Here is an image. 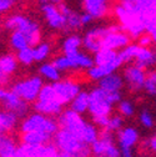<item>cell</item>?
Segmentation results:
<instances>
[{
  "label": "cell",
  "mask_w": 156,
  "mask_h": 157,
  "mask_svg": "<svg viewBox=\"0 0 156 157\" xmlns=\"http://www.w3.org/2000/svg\"><path fill=\"white\" fill-rule=\"evenodd\" d=\"M55 145L60 152L70 153L76 157H89L91 150L89 145L83 142L80 139L70 133L66 130H57L55 133Z\"/></svg>",
  "instance_id": "6da1fadb"
},
{
  "label": "cell",
  "mask_w": 156,
  "mask_h": 157,
  "mask_svg": "<svg viewBox=\"0 0 156 157\" xmlns=\"http://www.w3.org/2000/svg\"><path fill=\"white\" fill-rule=\"evenodd\" d=\"M5 28L13 31H21L26 36L30 48H34L36 44L40 43V28L34 20L24 15H13L9 17L5 21Z\"/></svg>",
  "instance_id": "7a4b0ae2"
},
{
  "label": "cell",
  "mask_w": 156,
  "mask_h": 157,
  "mask_svg": "<svg viewBox=\"0 0 156 157\" xmlns=\"http://www.w3.org/2000/svg\"><path fill=\"white\" fill-rule=\"evenodd\" d=\"M35 110L43 115H59L63 110V105L59 102L51 85H43L37 94Z\"/></svg>",
  "instance_id": "3957f363"
},
{
  "label": "cell",
  "mask_w": 156,
  "mask_h": 157,
  "mask_svg": "<svg viewBox=\"0 0 156 157\" xmlns=\"http://www.w3.org/2000/svg\"><path fill=\"white\" fill-rule=\"evenodd\" d=\"M112 101L110 100L109 92L104 91L103 89L97 87L94 89L89 94V105L88 110L92 115V117L96 116H109L112 110Z\"/></svg>",
  "instance_id": "277c9868"
},
{
  "label": "cell",
  "mask_w": 156,
  "mask_h": 157,
  "mask_svg": "<svg viewBox=\"0 0 156 157\" xmlns=\"http://www.w3.org/2000/svg\"><path fill=\"white\" fill-rule=\"evenodd\" d=\"M57 122H55L54 120L49 119L43 113H35L23 122L21 125V131L23 132H30V131H40V132H45L49 135H54L57 130Z\"/></svg>",
  "instance_id": "5b68a950"
},
{
  "label": "cell",
  "mask_w": 156,
  "mask_h": 157,
  "mask_svg": "<svg viewBox=\"0 0 156 157\" xmlns=\"http://www.w3.org/2000/svg\"><path fill=\"white\" fill-rule=\"evenodd\" d=\"M91 151L95 157H121L120 150L115 146L111 131L104 128L100 137L91 145Z\"/></svg>",
  "instance_id": "8992f818"
},
{
  "label": "cell",
  "mask_w": 156,
  "mask_h": 157,
  "mask_svg": "<svg viewBox=\"0 0 156 157\" xmlns=\"http://www.w3.org/2000/svg\"><path fill=\"white\" fill-rule=\"evenodd\" d=\"M60 115V113H59ZM57 126L63 130L69 131L77 139L81 140V136L84 132V128L86 126V122L80 117V113H77L72 110H68L63 112L57 120Z\"/></svg>",
  "instance_id": "52a82bcc"
},
{
  "label": "cell",
  "mask_w": 156,
  "mask_h": 157,
  "mask_svg": "<svg viewBox=\"0 0 156 157\" xmlns=\"http://www.w3.org/2000/svg\"><path fill=\"white\" fill-rule=\"evenodd\" d=\"M41 86H43V80L40 77L34 76L31 78H28V80L15 84L11 91H14L19 97H21L24 101L28 102V101L36 100Z\"/></svg>",
  "instance_id": "ba28073f"
},
{
  "label": "cell",
  "mask_w": 156,
  "mask_h": 157,
  "mask_svg": "<svg viewBox=\"0 0 156 157\" xmlns=\"http://www.w3.org/2000/svg\"><path fill=\"white\" fill-rule=\"evenodd\" d=\"M130 36L123 30L121 26H110V30L104 35L101 40V48L118 50L130 44Z\"/></svg>",
  "instance_id": "9c48e42d"
},
{
  "label": "cell",
  "mask_w": 156,
  "mask_h": 157,
  "mask_svg": "<svg viewBox=\"0 0 156 157\" xmlns=\"http://www.w3.org/2000/svg\"><path fill=\"white\" fill-rule=\"evenodd\" d=\"M0 101L4 104V106L9 111L14 112L16 116H23L28 111L26 101L19 97L14 91H8L0 87Z\"/></svg>",
  "instance_id": "30bf717a"
},
{
  "label": "cell",
  "mask_w": 156,
  "mask_h": 157,
  "mask_svg": "<svg viewBox=\"0 0 156 157\" xmlns=\"http://www.w3.org/2000/svg\"><path fill=\"white\" fill-rule=\"evenodd\" d=\"M55 95L57 97L59 102L64 106L65 104H69L74 97L80 92V86L72 82V81H55L54 84H51Z\"/></svg>",
  "instance_id": "8fae6325"
},
{
  "label": "cell",
  "mask_w": 156,
  "mask_h": 157,
  "mask_svg": "<svg viewBox=\"0 0 156 157\" xmlns=\"http://www.w3.org/2000/svg\"><path fill=\"white\" fill-rule=\"evenodd\" d=\"M41 10L46 19V23L50 28L57 29V30L64 29V25H65L64 16H63L61 11L59 10V8H57V5H55L53 3H46V4H43Z\"/></svg>",
  "instance_id": "7c38bea8"
},
{
  "label": "cell",
  "mask_w": 156,
  "mask_h": 157,
  "mask_svg": "<svg viewBox=\"0 0 156 157\" xmlns=\"http://www.w3.org/2000/svg\"><path fill=\"white\" fill-rule=\"evenodd\" d=\"M110 30L109 28H94L90 31L86 33L83 44L86 48V50L91 51V52H96L101 49V40L104 35Z\"/></svg>",
  "instance_id": "4fadbf2b"
},
{
  "label": "cell",
  "mask_w": 156,
  "mask_h": 157,
  "mask_svg": "<svg viewBox=\"0 0 156 157\" xmlns=\"http://www.w3.org/2000/svg\"><path fill=\"white\" fill-rule=\"evenodd\" d=\"M124 63H123L121 57L119 56V52H118V59H116V60L107 63V64H103V65H92L91 67L88 69V75L92 78V80H99V78L104 77L105 75L115 72Z\"/></svg>",
  "instance_id": "5bb4252c"
},
{
  "label": "cell",
  "mask_w": 156,
  "mask_h": 157,
  "mask_svg": "<svg viewBox=\"0 0 156 157\" xmlns=\"http://www.w3.org/2000/svg\"><path fill=\"white\" fill-rule=\"evenodd\" d=\"M145 76H146L145 70L140 69L136 65H131V66L126 67V70H125V80L129 84L130 89H132V90L142 89Z\"/></svg>",
  "instance_id": "9a60e30c"
},
{
  "label": "cell",
  "mask_w": 156,
  "mask_h": 157,
  "mask_svg": "<svg viewBox=\"0 0 156 157\" xmlns=\"http://www.w3.org/2000/svg\"><path fill=\"white\" fill-rule=\"evenodd\" d=\"M57 8L61 11L63 16H64V21H65V25H64V29H68V30H75V29H80L83 25H81V14L74 11L72 9H70L68 5L63 4L61 2L57 3Z\"/></svg>",
  "instance_id": "2e32d148"
},
{
  "label": "cell",
  "mask_w": 156,
  "mask_h": 157,
  "mask_svg": "<svg viewBox=\"0 0 156 157\" xmlns=\"http://www.w3.org/2000/svg\"><path fill=\"white\" fill-rule=\"evenodd\" d=\"M85 13L92 19H100L107 14L109 0H83Z\"/></svg>",
  "instance_id": "e0dca14e"
},
{
  "label": "cell",
  "mask_w": 156,
  "mask_h": 157,
  "mask_svg": "<svg viewBox=\"0 0 156 157\" xmlns=\"http://www.w3.org/2000/svg\"><path fill=\"white\" fill-rule=\"evenodd\" d=\"M132 60L136 61V64H135L136 66H139L140 69L145 70L146 67H150V66L154 65V63H155V54H154V51L151 49L138 45Z\"/></svg>",
  "instance_id": "ac0fdd59"
},
{
  "label": "cell",
  "mask_w": 156,
  "mask_h": 157,
  "mask_svg": "<svg viewBox=\"0 0 156 157\" xmlns=\"http://www.w3.org/2000/svg\"><path fill=\"white\" fill-rule=\"evenodd\" d=\"M99 87L103 89L106 92H116L120 91L123 85H124V80L123 77H120V75L111 72L109 75H105L104 77L99 78Z\"/></svg>",
  "instance_id": "d6986e66"
},
{
  "label": "cell",
  "mask_w": 156,
  "mask_h": 157,
  "mask_svg": "<svg viewBox=\"0 0 156 157\" xmlns=\"http://www.w3.org/2000/svg\"><path fill=\"white\" fill-rule=\"evenodd\" d=\"M51 135L40 132V131H30V132H23V141L25 145L36 146V145H45L49 144Z\"/></svg>",
  "instance_id": "ffe728a7"
},
{
  "label": "cell",
  "mask_w": 156,
  "mask_h": 157,
  "mask_svg": "<svg viewBox=\"0 0 156 157\" xmlns=\"http://www.w3.org/2000/svg\"><path fill=\"white\" fill-rule=\"evenodd\" d=\"M16 69V59L13 55L0 57V84L6 82L8 75L13 74Z\"/></svg>",
  "instance_id": "44dd1931"
},
{
  "label": "cell",
  "mask_w": 156,
  "mask_h": 157,
  "mask_svg": "<svg viewBox=\"0 0 156 157\" xmlns=\"http://www.w3.org/2000/svg\"><path fill=\"white\" fill-rule=\"evenodd\" d=\"M138 139H139V133L132 127H127L119 131L120 148H132V146L138 142Z\"/></svg>",
  "instance_id": "7402d4cb"
},
{
  "label": "cell",
  "mask_w": 156,
  "mask_h": 157,
  "mask_svg": "<svg viewBox=\"0 0 156 157\" xmlns=\"http://www.w3.org/2000/svg\"><path fill=\"white\" fill-rule=\"evenodd\" d=\"M66 56L71 60L74 69H89L94 65V59H91L89 55H86L79 50L75 52H71V54H68Z\"/></svg>",
  "instance_id": "603a6c76"
},
{
  "label": "cell",
  "mask_w": 156,
  "mask_h": 157,
  "mask_svg": "<svg viewBox=\"0 0 156 157\" xmlns=\"http://www.w3.org/2000/svg\"><path fill=\"white\" fill-rule=\"evenodd\" d=\"M16 121H18V116L14 112L11 111L0 112V136H3L10 130H13L16 125Z\"/></svg>",
  "instance_id": "cb8c5ba5"
},
{
  "label": "cell",
  "mask_w": 156,
  "mask_h": 157,
  "mask_svg": "<svg viewBox=\"0 0 156 157\" xmlns=\"http://www.w3.org/2000/svg\"><path fill=\"white\" fill-rule=\"evenodd\" d=\"M118 59V51L111 50V49H104L101 48L99 51L95 52V59H94V65H103L111 63Z\"/></svg>",
  "instance_id": "d4e9b609"
},
{
  "label": "cell",
  "mask_w": 156,
  "mask_h": 157,
  "mask_svg": "<svg viewBox=\"0 0 156 157\" xmlns=\"http://www.w3.org/2000/svg\"><path fill=\"white\" fill-rule=\"evenodd\" d=\"M88 105H89V94L80 91L71 100V109L70 110H72L77 113H83V112L88 111Z\"/></svg>",
  "instance_id": "484cf974"
},
{
  "label": "cell",
  "mask_w": 156,
  "mask_h": 157,
  "mask_svg": "<svg viewBox=\"0 0 156 157\" xmlns=\"http://www.w3.org/2000/svg\"><path fill=\"white\" fill-rule=\"evenodd\" d=\"M16 145L10 137L0 136V157H14L16 152Z\"/></svg>",
  "instance_id": "4316f807"
},
{
  "label": "cell",
  "mask_w": 156,
  "mask_h": 157,
  "mask_svg": "<svg viewBox=\"0 0 156 157\" xmlns=\"http://www.w3.org/2000/svg\"><path fill=\"white\" fill-rule=\"evenodd\" d=\"M81 45H83L81 37L77 36V35H71V36H69L66 40L64 41V44H63V50H64L65 55H68V54H71V52L77 51Z\"/></svg>",
  "instance_id": "83f0119b"
},
{
  "label": "cell",
  "mask_w": 156,
  "mask_h": 157,
  "mask_svg": "<svg viewBox=\"0 0 156 157\" xmlns=\"http://www.w3.org/2000/svg\"><path fill=\"white\" fill-rule=\"evenodd\" d=\"M10 44H11V46L15 50H21V49L29 46L26 36L21 31H18V30H14L13 31L11 37H10Z\"/></svg>",
  "instance_id": "f1b7e54d"
},
{
  "label": "cell",
  "mask_w": 156,
  "mask_h": 157,
  "mask_svg": "<svg viewBox=\"0 0 156 157\" xmlns=\"http://www.w3.org/2000/svg\"><path fill=\"white\" fill-rule=\"evenodd\" d=\"M39 71H40V74L48 78V80H51V81H57L60 80V71L57 70L53 64H44L40 66V69H39Z\"/></svg>",
  "instance_id": "f546056e"
},
{
  "label": "cell",
  "mask_w": 156,
  "mask_h": 157,
  "mask_svg": "<svg viewBox=\"0 0 156 157\" xmlns=\"http://www.w3.org/2000/svg\"><path fill=\"white\" fill-rule=\"evenodd\" d=\"M50 54V45L46 43H39L33 48L34 61H43Z\"/></svg>",
  "instance_id": "4dcf8cb0"
},
{
  "label": "cell",
  "mask_w": 156,
  "mask_h": 157,
  "mask_svg": "<svg viewBox=\"0 0 156 157\" xmlns=\"http://www.w3.org/2000/svg\"><path fill=\"white\" fill-rule=\"evenodd\" d=\"M97 137H99V133H97L96 128L92 125L86 124V126L84 128V132H83V136H81V141L90 146L97 140Z\"/></svg>",
  "instance_id": "1f68e13d"
},
{
  "label": "cell",
  "mask_w": 156,
  "mask_h": 157,
  "mask_svg": "<svg viewBox=\"0 0 156 157\" xmlns=\"http://www.w3.org/2000/svg\"><path fill=\"white\" fill-rule=\"evenodd\" d=\"M16 59L21 64L24 65H30L34 63V56H33V48L28 46V48H24L21 50H18V56Z\"/></svg>",
  "instance_id": "d6a6232c"
},
{
  "label": "cell",
  "mask_w": 156,
  "mask_h": 157,
  "mask_svg": "<svg viewBox=\"0 0 156 157\" xmlns=\"http://www.w3.org/2000/svg\"><path fill=\"white\" fill-rule=\"evenodd\" d=\"M142 87L146 90L147 94H150L151 96H155V94H156V75H155V72H151L147 76H145Z\"/></svg>",
  "instance_id": "836d02e7"
},
{
  "label": "cell",
  "mask_w": 156,
  "mask_h": 157,
  "mask_svg": "<svg viewBox=\"0 0 156 157\" xmlns=\"http://www.w3.org/2000/svg\"><path fill=\"white\" fill-rule=\"evenodd\" d=\"M53 65H54L57 70H59V71H61V70H70V69H74L71 60H70V59H69L66 55L55 59L54 63H53Z\"/></svg>",
  "instance_id": "e575fe53"
},
{
  "label": "cell",
  "mask_w": 156,
  "mask_h": 157,
  "mask_svg": "<svg viewBox=\"0 0 156 157\" xmlns=\"http://www.w3.org/2000/svg\"><path fill=\"white\" fill-rule=\"evenodd\" d=\"M123 126V120H121V117L119 116H114V117H109V121H107V125L105 127V130L107 131H118L120 130Z\"/></svg>",
  "instance_id": "d590c367"
},
{
  "label": "cell",
  "mask_w": 156,
  "mask_h": 157,
  "mask_svg": "<svg viewBox=\"0 0 156 157\" xmlns=\"http://www.w3.org/2000/svg\"><path fill=\"white\" fill-rule=\"evenodd\" d=\"M140 122H141V125H142L144 127L151 128V127L154 126V120H152L151 113L147 112V111L141 112V115H140Z\"/></svg>",
  "instance_id": "8d00e7d4"
},
{
  "label": "cell",
  "mask_w": 156,
  "mask_h": 157,
  "mask_svg": "<svg viewBox=\"0 0 156 157\" xmlns=\"http://www.w3.org/2000/svg\"><path fill=\"white\" fill-rule=\"evenodd\" d=\"M119 110L124 116H131L134 113V106L129 101H121L119 105Z\"/></svg>",
  "instance_id": "74e56055"
},
{
  "label": "cell",
  "mask_w": 156,
  "mask_h": 157,
  "mask_svg": "<svg viewBox=\"0 0 156 157\" xmlns=\"http://www.w3.org/2000/svg\"><path fill=\"white\" fill-rule=\"evenodd\" d=\"M140 39H139V45L140 46H144V48H150V45H151V43L154 41L152 40V37L149 35V34H146V35H140L139 36Z\"/></svg>",
  "instance_id": "f35d334b"
},
{
  "label": "cell",
  "mask_w": 156,
  "mask_h": 157,
  "mask_svg": "<svg viewBox=\"0 0 156 157\" xmlns=\"http://www.w3.org/2000/svg\"><path fill=\"white\" fill-rule=\"evenodd\" d=\"M92 119L97 126L105 128L107 125V121H109V116H96V117H92Z\"/></svg>",
  "instance_id": "ab89813d"
},
{
  "label": "cell",
  "mask_w": 156,
  "mask_h": 157,
  "mask_svg": "<svg viewBox=\"0 0 156 157\" xmlns=\"http://www.w3.org/2000/svg\"><path fill=\"white\" fill-rule=\"evenodd\" d=\"M13 4H14L13 0H0V13H5L10 10Z\"/></svg>",
  "instance_id": "60d3db41"
},
{
  "label": "cell",
  "mask_w": 156,
  "mask_h": 157,
  "mask_svg": "<svg viewBox=\"0 0 156 157\" xmlns=\"http://www.w3.org/2000/svg\"><path fill=\"white\" fill-rule=\"evenodd\" d=\"M92 21V17L88 14V13H84V14H81V25L83 26H86V25H89L90 23Z\"/></svg>",
  "instance_id": "b9f144b4"
},
{
  "label": "cell",
  "mask_w": 156,
  "mask_h": 157,
  "mask_svg": "<svg viewBox=\"0 0 156 157\" xmlns=\"http://www.w3.org/2000/svg\"><path fill=\"white\" fill-rule=\"evenodd\" d=\"M120 155L121 157H134L131 148H120Z\"/></svg>",
  "instance_id": "7bdbcfd3"
},
{
  "label": "cell",
  "mask_w": 156,
  "mask_h": 157,
  "mask_svg": "<svg viewBox=\"0 0 156 157\" xmlns=\"http://www.w3.org/2000/svg\"><path fill=\"white\" fill-rule=\"evenodd\" d=\"M147 145L150 146V148H151L152 151L156 150V139H155V137H151V139L147 141Z\"/></svg>",
  "instance_id": "ee69618b"
},
{
  "label": "cell",
  "mask_w": 156,
  "mask_h": 157,
  "mask_svg": "<svg viewBox=\"0 0 156 157\" xmlns=\"http://www.w3.org/2000/svg\"><path fill=\"white\" fill-rule=\"evenodd\" d=\"M59 157H76V156L70 155V153H65V152H60L59 153Z\"/></svg>",
  "instance_id": "f6af8a7d"
},
{
  "label": "cell",
  "mask_w": 156,
  "mask_h": 157,
  "mask_svg": "<svg viewBox=\"0 0 156 157\" xmlns=\"http://www.w3.org/2000/svg\"><path fill=\"white\" fill-rule=\"evenodd\" d=\"M13 2H15V0H13Z\"/></svg>",
  "instance_id": "bcb514c9"
}]
</instances>
